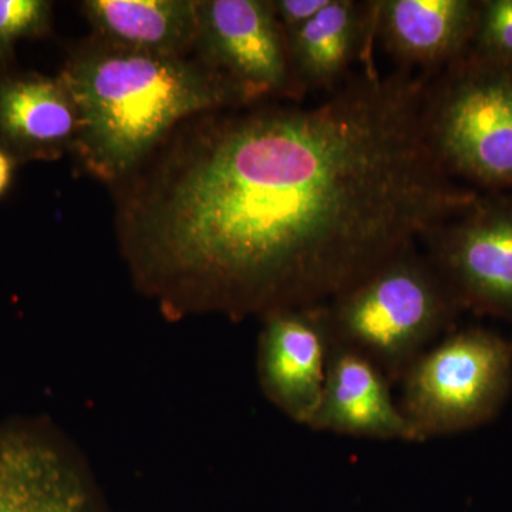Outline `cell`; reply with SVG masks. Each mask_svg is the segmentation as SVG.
Returning <instances> with one entry per match:
<instances>
[{"label":"cell","instance_id":"6da1fadb","mask_svg":"<svg viewBox=\"0 0 512 512\" xmlns=\"http://www.w3.org/2000/svg\"><path fill=\"white\" fill-rule=\"evenodd\" d=\"M427 79L369 69L315 106L198 116L123 198L137 279L239 319L329 302L414 248L480 195L431 150Z\"/></svg>","mask_w":512,"mask_h":512},{"label":"cell","instance_id":"7a4b0ae2","mask_svg":"<svg viewBox=\"0 0 512 512\" xmlns=\"http://www.w3.org/2000/svg\"><path fill=\"white\" fill-rule=\"evenodd\" d=\"M59 79L79 116L73 150L94 177L110 183L133 174L181 120L258 104L201 59L106 40L74 55Z\"/></svg>","mask_w":512,"mask_h":512},{"label":"cell","instance_id":"3957f363","mask_svg":"<svg viewBox=\"0 0 512 512\" xmlns=\"http://www.w3.org/2000/svg\"><path fill=\"white\" fill-rule=\"evenodd\" d=\"M461 311L427 256L414 248L322 303L330 346L365 357L390 382L402 380Z\"/></svg>","mask_w":512,"mask_h":512},{"label":"cell","instance_id":"277c9868","mask_svg":"<svg viewBox=\"0 0 512 512\" xmlns=\"http://www.w3.org/2000/svg\"><path fill=\"white\" fill-rule=\"evenodd\" d=\"M423 126L454 180L512 191V66L467 52L430 76Z\"/></svg>","mask_w":512,"mask_h":512},{"label":"cell","instance_id":"5b68a950","mask_svg":"<svg viewBox=\"0 0 512 512\" xmlns=\"http://www.w3.org/2000/svg\"><path fill=\"white\" fill-rule=\"evenodd\" d=\"M400 409L421 441L477 429L504 409L512 390V343L493 330L451 333L403 376Z\"/></svg>","mask_w":512,"mask_h":512},{"label":"cell","instance_id":"8992f818","mask_svg":"<svg viewBox=\"0 0 512 512\" xmlns=\"http://www.w3.org/2000/svg\"><path fill=\"white\" fill-rule=\"evenodd\" d=\"M427 259L461 306L512 319V192L476 201L423 238Z\"/></svg>","mask_w":512,"mask_h":512},{"label":"cell","instance_id":"52a82bcc","mask_svg":"<svg viewBox=\"0 0 512 512\" xmlns=\"http://www.w3.org/2000/svg\"><path fill=\"white\" fill-rule=\"evenodd\" d=\"M197 15L202 62L227 74L255 103L301 96L274 2L205 0L197 2Z\"/></svg>","mask_w":512,"mask_h":512},{"label":"cell","instance_id":"ba28073f","mask_svg":"<svg viewBox=\"0 0 512 512\" xmlns=\"http://www.w3.org/2000/svg\"><path fill=\"white\" fill-rule=\"evenodd\" d=\"M264 318L258 345L262 390L286 416L308 427L322 397L330 352L322 303Z\"/></svg>","mask_w":512,"mask_h":512},{"label":"cell","instance_id":"9c48e42d","mask_svg":"<svg viewBox=\"0 0 512 512\" xmlns=\"http://www.w3.org/2000/svg\"><path fill=\"white\" fill-rule=\"evenodd\" d=\"M0 512H101L89 478L55 441L0 431Z\"/></svg>","mask_w":512,"mask_h":512},{"label":"cell","instance_id":"30bf717a","mask_svg":"<svg viewBox=\"0 0 512 512\" xmlns=\"http://www.w3.org/2000/svg\"><path fill=\"white\" fill-rule=\"evenodd\" d=\"M309 429L416 443L419 434L390 392V380L352 350L330 346L325 386Z\"/></svg>","mask_w":512,"mask_h":512},{"label":"cell","instance_id":"8fae6325","mask_svg":"<svg viewBox=\"0 0 512 512\" xmlns=\"http://www.w3.org/2000/svg\"><path fill=\"white\" fill-rule=\"evenodd\" d=\"M480 2L377 0L376 37L403 69L434 76L467 55Z\"/></svg>","mask_w":512,"mask_h":512},{"label":"cell","instance_id":"7c38bea8","mask_svg":"<svg viewBox=\"0 0 512 512\" xmlns=\"http://www.w3.org/2000/svg\"><path fill=\"white\" fill-rule=\"evenodd\" d=\"M79 116L62 80L0 76V148L13 160H55L74 146Z\"/></svg>","mask_w":512,"mask_h":512},{"label":"cell","instance_id":"4fadbf2b","mask_svg":"<svg viewBox=\"0 0 512 512\" xmlns=\"http://www.w3.org/2000/svg\"><path fill=\"white\" fill-rule=\"evenodd\" d=\"M286 37L302 94L306 90L335 92L345 83L353 62L376 39V2L330 0L315 18Z\"/></svg>","mask_w":512,"mask_h":512},{"label":"cell","instance_id":"5bb4252c","mask_svg":"<svg viewBox=\"0 0 512 512\" xmlns=\"http://www.w3.org/2000/svg\"><path fill=\"white\" fill-rule=\"evenodd\" d=\"M83 8L114 45L181 56L197 42V2L191 0H89Z\"/></svg>","mask_w":512,"mask_h":512},{"label":"cell","instance_id":"9a60e30c","mask_svg":"<svg viewBox=\"0 0 512 512\" xmlns=\"http://www.w3.org/2000/svg\"><path fill=\"white\" fill-rule=\"evenodd\" d=\"M468 52L512 66V0L480 2L476 33Z\"/></svg>","mask_w":512,"mask_h":512},{"label":"cell","instance_id":"2e32d148","mask_svg":"<svg viewBox=\"0 0 512 512\" xmlns=\"http://www.w3.org/2000/svg\"><path fill=\"white\" fill-rule=\"evenodd\" d=\"M52 22V3L45 0H0V63L26 37L43 36Z\"/></svg>","mask_w":512,"mask_h":512},{"label":"cell","instance_id":"e0dca14e","mask_svg":"<svg viewBox=\"0 0 512 512\" xmlns=\"http://www.w3.org/2000/svg\"><path fill=\"white\" fill-rule=\"evenodd\" d=\"M330 0H278L274 2L276 18L285 32L301 28L325 8Z\"/></svg>","mask_w":512,"mask_h":512},{"label":"cell","instance_id":"ac0fdd59","mask_svg":"<svg viewBox=\"0 0 512 512\" xmlns=\"http://www.w3.org/2000/svg\"><path fill=\"white\" fill-rule=\"evenodd\" d=\"M16 161L0 148V195L8 190Z\"/></svg>","mask_w":512,"mask_h":512}]
</instances>
